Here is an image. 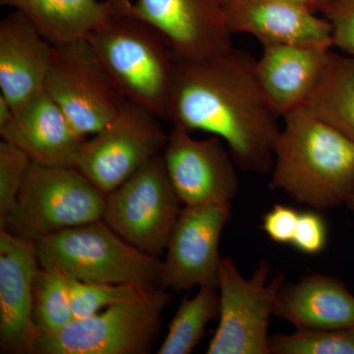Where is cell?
<instances>
[{
  "mask_svg": "<svg viewBox=\"0 0 354 354\" xmlns=\"http://www.w3.org/2000/svg\"><path fill=\"white\" fill-rule=\"evenodd\" d=\"M255 64L234 46L203 59L177 58L167 121L218 137L239 169L264 174L274 165L283 118L263 92Z\"/></svg>",
  "mask_w": 354,
  "mask_h": 354,
  "instance_id": "6da1fadb",
  "label": "cell"
},
{
  "mask_svg": "<svg viewBox=\"0 0 354 354\" xmlns=\"http://www.w3.org/2000/svg\"><path fill=\"white\" fill-rule=\"evenodd\" d=\"M283 118L270 189L319 212L346 205L354 195V143L304 106Z\"/></svg>",
  "mask_w": 354,
  "mask_h": 354,
  "instance_id": "7a4b0ae2",
  "label": "cell"
},
{
  "mask_svg": "<svg viewBox=\"0 0 354 354\" xmlns=\"http://www.w3.org/2000/svg\"><path fill=\"white\" fill-rule=\"evenodd\" d=\"M131 4L120 0L87 39L123 97L167 120L177 57L155 27L130 12Z\"/></svg>",
  "mask_w": 354,
  "mask_h": 354,
  "instance_id": "3957f363",
  "label": "cell"
},
{
  "mask_svg": "<svg viewBox=\"0 0 354 354\" xmlns=\"http://www.w3.org/2000/svg\"><path fill=\"white\" fill-rule=\"evenodd\" d=\"M35 244L43 269L88 283L160 286L158 256L132 245L102 220L39 237Z\"/></svg>",
  "mask_w": 354,
  "mask_h": 354,
  "instance_id": "277c9868",
  "label": "cell"
},
{
  "mask_svg": "<svg viewBox=\"0 0 354 354\" xmlns=\"http://www.w3.org/2000/svg\"><path fill=\"white\" fill-rule=\"evenodd\" d=\"M104 208L106 194L75 167L31 162L15 208L0 230L35 241L101 221Z\"/></svg>",
  "mask_w": 354,
  "mask_h": 354,
  "instance_id": "5b68a950",
  "label": "cell"
},
{
  "mask_svg": "<svg viewBox=\"0 0 354 354\" xmlns=\"http://www.w3.org/2000/svg\"><path fill=\"white\" fill-rule=\"evenodd\" d=\"M169 301L171 295L165 288L144 290L90 318L72 321L57 334L37 335L29 353H149Z\"/></svg>",
  "mask_w": 354,
  "mask_h": 354,
  "instance_id": "8992f818",
  "label": "cell"
},
{
  "mask_svg": "<svg viewBox=\"0 0 354 354\" xmlns=\"http://www.w3.org/2000/svg\"><path fill=\"white\" fill-rule=\"evenodd\" d=\"M271 266L261 260L250 279L244 278L230 257L218 270V325L208 354H271L269 323L274 315L283 274L269 281Z\"/></svg>",
  "mask_w": 354,
  "mask_h": 354,
  "instance_id": "52a82bcc",
  "label": "cell"
},
{
  "mask_svg": "<svg viewBox=\"0 0 354 354\" xmlns=\"http://www.w3.org/2000/svg\"><path fill=\"white\" fill-rule=\"evenodd\" d=\"M181 204L160 153L106 195L102 221L132 245L158 256L167 248Z\"/></svg>",
  "mask_w": 354,
  "mask_h": 354,
  "instance_id": "ba28073f",
  "label": "cell"
},
{
  "mask_svg": "<svg viewBox=\"0 0 354 354\" xmlns=\"http://www.w3.org/2000/svg\"><path fill=\"white\" fill-rule=\"evenodd\" d=\"M44 91L86 137L106 127L127 101L86 39L53 46Z\"/></svg>",
  "mask_w": 354,
  "mask_h": 354,
  "instance_id": "9c48e42d",
  "label": "cell"
},
{
  "mask_svg": "<svg viewBox=\"0 0 354 354\" xmlns=\"http://www.w3.org/2000/svg\"><path fill=\"white\" fill-rule=\"evenodd\" d=\"M158 120L144 106L125 102L106 127L86 140L75 169L109 194L164 153L169 134Z\"/></svg>",
  "mask_w": 354,
  "mask_h": 354,
  "instance_id": "30bf717a",
  "label": "cell"
},
{
  "mask_svg": "<svg viewBox=\"0 0 354 354\" xmlns=\"http://www.w3.org/2000/svg\"><path fill=\"white\" fill-rule=\"evenodd\" d=\"M162 155L184 206L232 204L239 194L237 165L218 137L196 140L185 128L172 124Z\"/></svg>",
  "mask_w": 354,
  "mask_h": 354,
  "instance_id": "8fae6325",
  "label": "cell"
},
{
  "mask_svg": "<svg viewBox=\"0 0 354 354\" xmlns=\"http://www.w3.org/2000/svg\"><path fill=\"white\" fill-rule=\"evenodd\" d=\"M230 218L232 204L184 207L165 248L160 288H218L221 236Z\"/></svg>",
  "mask_w": 354,
  "mask_h": 354,
  "instance_id": "7c38bea8",
  "label": "cell"
},
{
  "mask_svg": "<svg viewBox=\"0 0 354 354\" xmlns=\"http://www.w3.org/2000/svg\"><path fill=\"white\" fill-rule=\"evenodd\" d=\"M228 0H136L130 12L155 27L177 58L203 59L232 46Z\"/></svg>",
  "mask_w": 354,
  "mask_h": 354,
  "instance_id": "4fadbf2b",
  "label": "cell"
},
{
  "mask_svg": "<svg viewBox=\"0 0 354 354\" xmlns=\"http://www.w3.org/2000/svg\"><path fill=\"white\" fill-rule=\"evenodd\" d=\"M34 241L0 230V344L29 353L35 337L34 286L39 270Z\"/></svg>",
  "mask_w": 354,
  "mask_h": 354,
  "instance_id": "5bb4252c",
  "label": "cell"
},
{
  "mask_svg": "<svg viewBox=\"0 0 354 354\" xmlns=\"http://www.w3.org/2000/svg\"><path fill=\"white\" fill-rule=\"evenodd\" d=\"M225 18L232 35H250L262 46L333 48L329 21L286 0H228Z\"/></svg>",
  "mask_w": 354,
  "mask_h": 354,
  "instance_id": "9a60e30c",
  "label": "cell"
},
{
  "mask_svg": "<svg viewBox=\"0 0 354 354\" xmlns=\"http://www.w3.org/2000/svg\"><path fill=\"white\" fill-rule=\"evenodd\" d=\"M0 135L24 151L32 162L48 167H75L88 139L44 90L14 111Z\"/></svg>",
  "mask_w": 354,
  "mask_h": 354,
  "instance_id": "2e32d148",
  "label": "cell"
},
{
  "mask_svg": "<svg viewBox=\"0 0 354 354\" xmlns=\"http://www.w3.org/2000/svg\"><path fill=\"white\" fill-rule=\"evenodd\" d=\"M53 46L24 14L13 9L0 22V91L17 111L43 92Z\"/></svg>",
  "mask_w": 354,
  "mask_h": 354,
  "instance_id": "e0dca14e",
  "label": "cell"
},
{
  "mask_svg": "<svg viewBox=\"0 0 354 354\" xmlns=\"http://www.w3.org/2000/svg\"><path fill=\"white\" fill-rule=\"evenodd\" d=\"M332 50L266 46L256 59V76L272 108L283 118L304 106L318 85Z\"/></svg>",
  "mask_w": 354,
  "mask_h": 354,
  "instance_id": "ac0fdd59",
  "label": "cell"
},
{
  "mask_svg": "<svg viewBox=\"0 0 354 354\" xmlns=\"http://www.w3.org/2000/svg\"><path fill=\"white\" fill-rule=\"evenodd\" d=\"M274 315L297 330L354 327V295L335 277L307 274L279 288Z\"/></svg>",
  "mask_w": 354,
  "mask_h": 354,
  "instance_id": "d6986e66",
  "label": "cell"
},
{
  "mask_svg": "<svg viewBox=\"0 0 354 354\" xmlns=\"http://www.w3.org/2000/svg\"><path fill=\"white\" fill-rule=\"evenodd\" d=\"M120 0H0L24 14L53 46L88 37L113 16Z\"/></svg>",
  "mask_w": 354,
  "mask_h": 354,
  "instance_id": "ffe728a7",
  "label": "cell"
},
{
  "mask_svg": "<svg viewBox=\"0 0 354 354\" xmlns=\"http://www.w3.org/2000/svg\"><path fill=\"white\" fill-rule=\"evenodd\" d=\"M304 108L354 143V57L330 50L322 77Z\"/></svg>",
  "mask_w": 354,
  "mask_h": 354,
  "instance_id": "44dd1931",
  "label": "cell"
},
{
  "mask_svg": "<svg viewBox=\"0 0 354 354\" xmlns=\"http://www.w3.org/2000/svg\"><path fill=\"white\" fill-rule=\"evenodd\" d=\"M220 295L213 286H200L193 297H184L169 326L158 354H189L196 348L207 326L218 317Z\"/></svg>",
  "mask_w": 354,
  "mask_h": 354,
  "instance_id": "7402d4cb",
  "label": "cell"
},
{
  "mask_svg": "<svg viewBox=\"0 0 354 354\" xmlns=\"http://www.w3.org/2000/svg\"><path fill=\"white\" fill-rule=\"evenodd\" d=\"M74 320L64 274L39 268L34 286L35 337L57 334Z\"/></svg>",
  "mask_w": 354,
  "mask_h": 354,
  "instance_id": "603a6c76",
  "label": "cell"
},
{
  "mask_svg": "<svg viewBox=\"0 0 354 354\" xmlns=\"http://www.w3.org/2000/svg\"><path fill=\"white\" fill-rule=\"evenodd\" d=\"M270 349L271 354H354V327L271 335Z\"/></svg>",
  "mask_w": 354,
  "mask_h": 354,
  "instance_id": "cb8c5ba5",
  "label": "cell"
},
{
  "mask_svg": "<svg viewBox=\"0 0 354 354\" xmlns=\"http://www.w3.org/2000/svg\"><path fill=\"white\" fill-rule=\"evenodd\" d=\"M70 304L75 320L90 318L100 313L104 307L138 297L144 290L135 286L109 285V283H88L66 276Z\"/></svg>",
  "mask_w": 354,
  "mask_h": 354,
  "instance_id": "d4e9b609",
  "label": "cell"
},
{
  "mask_svg": "<svg viewBox=\"0 0 354 354\" xmlns=\"http://www.w3.org/2000/svg\"><path fill=\"white\" fill-rule=\"evenodd\" d=\"M31 162L17 146L6 140L0 142V227L15 208Z\"/></svg>",
  "mask_w": 354,
  "mask_h": 354,
  "instance_id": "484cf974",
  "label": "cell"
},
{
  "mask_svg": "<svg viewBox=\"0 0 354 354\" xmlns=\"http://www.w3.org/2000/svg\"><path fill=\"white\" fill-rule=\"evenodd\" d=\"M323 15L332 28L333 48L354 57V0H332Z\"/></svg>",
  "mask_w": 354,
  "mask_h": 354,
  "instance_id": "4316f807",
  "label": "cell"
},
{
  "mask_svg": "<svg viewBox=\"0 0 354 354\" xmlns=\"http://www.w3.org/2000/svg\"><path fill=\"white\" fill-rule=\"evenodd\" d=\"M328 243V227L316 209L300 212L297 230L291 245L306 255L323 252Z\"/></svg>",
  "mask_w": 354,
  "mask_h": 354,
  "instance_id": "83f0119b",
  "label": "cell"
},
{
  "mask_svg": "<svg viewBox=\"0 0 354 354\" xmlns=\"http://www.w3.org/2000/svg\"><path fill=\"white\" fill-rule=\"evenodd\" d=\"M300 212L288 206L277 204L262 216V230L272 241L279 244H291L297 230Z\"/></svg>",
  "mask_w": 354,
  "mask_h": 354,
  "instance_id": "f1b7e54d",
  "label": "cell"
},
{
  "mask_svg": "<svg viewBox=\"0 0 354 354\" xmlns=\"http://www.w3.org/2000/svg\"><path fill=\"white\" fill-rule=\"evenodd\" d=\"M286 1L292 2V3L298 4V6L306 7V8L316 13L319 12V11L323 13L326 7L329 6L332 0H286Z\"/></svg>",
  "mask_w": 354,
  "mask_h": 354,
  "instance_id": "f546056e",
  "label": "cell"
},
{
  "mask_svg": "<svg viewBox=\"0 0 354 354\" xmlns=\"http://www.w3.org/2000/svg\"><path fill=\"white\" fill-rule=\"evenodd\" d=\"M14 111L8 102L0 95V128L6 127L12 120Z\"/></svg>",
  "mask_w": 354,
  "mask_h": 354,
  "instance_id": "4dcf8cb0",
  "label": "cell"
},
{
  "mask_svg": "<svg viewBox=\"0 0 354 354\" xmlns=\"http://www.w3.org/2000/svg\"><path fill=\"white\" fill-rule=\"evenodd\" d=\"M346 206L348 207V208L354 213V195L353 197L351 198V199L348 200V203H346Z\"/></svg>",
  "mask_w": 354,
  "mask_h": 354,
  "instance_id": "1f68e13d",
  "label": "cell"
}]
</instances>
